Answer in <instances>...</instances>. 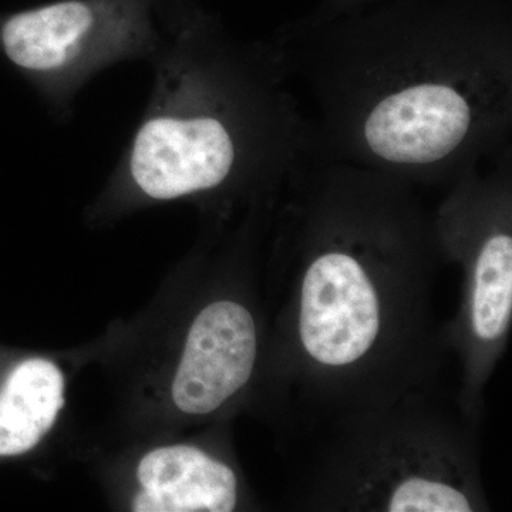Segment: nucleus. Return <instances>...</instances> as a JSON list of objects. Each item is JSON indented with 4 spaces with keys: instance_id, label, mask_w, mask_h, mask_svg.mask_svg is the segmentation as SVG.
<instances>
[{
    "instance_id": "7ed1b4c3",
    "label": "nucleus",
    "mask_w": 512,
    "mask_h": 512,
    "mask_svg": "<svg viewBox=\"0 0 512 512\" xmlns=\"http://www.w3.org/2000/svg\"><path fill=\"white\" fill-rule=\"evenodd\" d=\"M153 97L94 218L187 201L224 225L275 205L320 156L312 121L274 45L239 43L184 16L156 56Z\"/></svg>"
},
{
    "instance_id": "f03ea898",
    "label": "nucleus",
    "mask_w": 512,
    "mask_h": 512,
    "mask_svg": "<svg viewBox=\"0 0 512 512\" xmlns=\"http://www.w3.org/2000/svg\"><path fill=\"white\" fill-rule=\"evenodd\" d=\"M274 46L311 94L330 160L448 188L512 147V33L497 10L309 23Z\"/></svg>"
},
{
    "instance_id": "20e7f679",
    "label": "nucleus",
    "mask_w": 512,
    "mask_h": 512,
    "mask_svg": "<svg viewBox=\"0 0 512 512\" xmlns=\"http://www.w3.org/2000/svg\"><path fill=\"white\" fill-rule=\"evenodd\" d=\"M473 423L436 409L427 390L333 421L298 504L312 510H488Z\"/></svg>"
},
{
    "instance_id": "39448f33",
    "label": "nucleus",
    "mask_w": 512,
    "mask_h": 512,
    "mask_svg": "<svg viewBox=\"0 0 512 512\" xmlns=\"http://www.w3.org/2000/svg\"><path fill=\"white\" fill-rule=\"evenodd\" d=\"M272 212L249 211L212 227L192 258V292L154 379V404L174 427L221 421L264 380L268 325L254 291Z\"/></svg>"
},
{
    "instance_id": "6e6552de",
    "label": "nucleus",
    "mask_w": 512,
    "mask_h": 512,
    "mask_svg": "<svg viewBox=\"0 0 512 512\" xmlns=\"http://www.w3.org/2000/svg\"><path fill=\"white\" fill-rule=\"evenodd\" d=\"M119 500L134 512H234L252 505L231 450L214 437L161 439L123 460Z\"/></svg>"
},
{
    "instance_id": "423d86ee",
    "label": "nucleus",
    "mask_w": 512,
    "mask_h": 512,
    "mask_svg": "<svg viewBox=\"0 0 512 512\" xmlns=\"http://www.w3.org/2000/svg\"><path fill=\"white\" fill-rule=\"evenodd\" d=\"M433 221L444 261L463 271L460 312L446 335L460 357L461 414L474 424L512 322V147L490 170L454 181Z\"/></svg>"
},
{
    "instance_id": "0eeeda50",
    "label": "nucleus",
    "mask_w": 512,
    "mask_h": 512,
    "mask_svg": "<svg viewBox=\"0 0 512 512\" xmlns=\"http://www.w3.org/2000/svg\"><path fill=\"white\" fill-rule=\"evenodd\" d=\"M165 40L156 0H57L0 22V49L57 109L101 70L156 59Z\"/></svg>"
},
{
    "instance_id": "f257e3e1",
    "label": "nucleus",
    "mask_w": 512,
    "mask_h": 512,
    "mask_svg": "<svg viewBox=\"0 0 512 512\" xmlns=\"http://www.w3.org/2000/svg\"><path fill=\"white\" fill-rule=\"evenodd\" d=\"M282 302L264 382L335 421L429 387L447 336L434 319L441 255L417 187L316 157L289 178L271 221Z\"/></svg>"
},
{
    "instance_id": "1a4fd4ad",
    "label": "nucleus",
    "mask_w": 512,
    "mask_h": 512,
    "mask_svg": "<svg viewBox=\"0 0 512 512\" xmlns=\"http://www.w3.org/2000/svg\"><path fill=\"white\" fill-rule=\"evenodd\" d=\"M69 376L57 357L23 352L0 362V463L36 454L60 426Z\"/></svg>"
}]
</instances>
